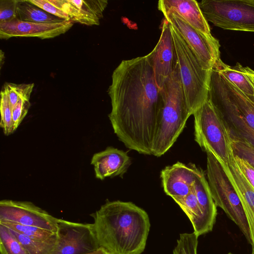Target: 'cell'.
<instances>
[{"instance_id":"14","label":"cell","mask_w":254,"mask_h":254,"mask_svg":"<svg viewBox=\"0 0 254 254\" xmlns=\"http://www.w3.org/2000/svg\"><path fill=\"white\" fill-rule=\"evenodd\" d=\"M223 167L242 204L250 229L252 254H254V188L242 173L234 157Z\"/></svg>"},{"instance_id":"29","label":"cell","mask_w":254,"mask_h":254,"mask_svg":"<svg viewBox=\"0 0 254 254\" xmlns=\"http://www.w3.org/2000/svg\"><path fill=\"white\" fill-rule=\"evenodd\" d=\"M198 238L194 232L180 234L173 254H197Z\"/></svg>"},{"instance_id":"26","label":"cell","mask_w":254,"mask_h":254,"mask_svg":"<svg viewBox=\"0 0 254 254\" xmlns=\"http://www.w3.org/2000/svg\"><path fill=\"white\" fill-rule=\"evenodd\" d=\"M0 254H28L20 243L5 226L0 224Z\"/></svg>"},{"instance_id":"19","label":"cell","mask_w":254,"mask_h":254,"mask_svg":"<svg viewBox=\"0 0 254 254\" xmlns=\"http://www.w3.org/2000/svg\"><path fill=\"white\" fill-rule=\"evenodd\" d=\"M218 113L225 122L231 139L245 140L254 146V129L246 124L237 110L223 106L218 109Z\"/></svg>"},{"instance_id":"24","label":"cell","mask_w":254,"mask_h":254,"mask_svg":"<svg viewBox=\"0 0 254 254\" xmlns=\"http://www.w3.org/2000/svg\"><path fill=\"white\" fill-rule=\"evenodd\" d=\"M9 230L22 245L28 254H52L57 245L58 238L48 241H41L32 239L26 235Z\"/></svg>"},{"instance_id":"6","label":"cell","mask_w":254,"mask_h":254,"mask_svg":"<svg viewBox=\"0 0 254 254\" xmlns=\"http://www.w3.org/2000/svg\"><path fill=\"white\" fill-rule=\"evenodd\" d=\"M207 181L217 206L239 227L251 244L250 229L239 197L222 163L211 153L207 152Z\"/></svg>"},{"instance_id":"15","label":"cell","mask_w":254,"mask_h":254,"mask_svg":"<svg viewBox=\"0 0 254 254\" xmlns=\"http://www.w3.org/2000/svg\"><path fill=\"white\" fill-rule=\"evenodd\" d=\"M96 178L103 180L108 177L122 176L131 164V160L123 150L113 147L95 153L91 161Z\"/></svg>"},{"instance_id":"36","label":"cell","mask_w":254,"mask_h":254,"mask_svg":"<svg viewBox=\"0 0 254 254\" xmlns=\"http://www.w3.org/2000/svg\"><path fill=\"white\" fill-rule=\"evenodd\" d=\"M86 254H112L103 247H100L96 251Z\"/></svg>"},{"instance_id":"37","label":"cell","mask_w":254,"mask_h":254,"mask_svg":"<svg viewBox=\"0 0 254 254\" xmlns=\"http://www.w3.org/2000/svg\"><path fill=\"white\" fill-rule=\"evenodd\" d=\"M228 254H233L232 253H229Z\"/></svg>"},{"instance_id":"25","label":"cell","mask_w":254,"mask_h":254,"mask_svg":"<svg viewBox=\"0 0 254 254\" xmlns=\"http://www.w3.org/2000/svg\"><path fill=\"white\" fill-rule=\"evenodd\" d=\"M0 224L32 239L48 241L58 238L57 232L40 227L0 220Z\"/></svg>"},{"instance_id":"23","label":"cell","mask_w":254,"mask_h":254,"mask_svg":"<svg viewBox=\"0 0 254 254\" xmlns=\"http://www.w3.org/2000/svg\"><path fill=\"white\" fill-rule=\"evenodd\" d=\"M190 219L193 232L200 236L202 213L195 196L193 187L191 192L186 197L175 201Z\"/></svg>"},{"instance_id":"3","label":"cell","mask_w":254,"mask_h":254,"mask_svg":"<svg viewBox=\"0 0 254 254\" xmlns=\"http://www.w3.org/2000/svg\"><path fill=\"white\" fill-rule=\"evenodd\" d=\"M161 108L152 155L160 157L173 146L191 116L184 96L176 62L160 89Z\"/></svg>"},{"instance_id":"2","label":"cell","mask_w":254,"mask_h":254,"mask_svg":"<svg viewBox=\"0 0 254 254\" xmlns=\"http://www.w3.org/2000/svg\"><path fill=\"white\" fill-rule=\"evenodd\" d=\"M100 247L112 254H141L150 223L147 213L131 202L107 201L93 214Z\"/></svg>"},{"instance_id":"17","label":"cell","mask_w":254,"mask_h":254,"mask_svg":"<svg viewBox=\"0 0 254 254\" xmlns=\"http://www.w3.org/2000/svg\"><path fill=\"white\" fill-rule=\"evenodd\" d=\"M62 10L72 23L99 25L108 4L107 0H60Z\"/></svg>"},{"instance_id":"20","label":"cell","mask_w":254,"mask_h":254,"mask_svg":"<svg viewBox=\"0 0 254 254\" xmlns=\"http://www.w3.org/2000/svg\"><path fill=\"white\" fill-rule=\"evenodd\" d=\"M22 21L55 23L66 20L53 15L27 0H18L16 18Z\"/></svg>"},{"instance_id":"1","label":"cell","mask_w":254,"mask_h":254,"mask_svg":"<svg viewBox=\"0 0 254 254\" xmlns=\"http://www.w3.org/2000/svg\"><path fill=\"white\" fill-rule=\"evenodd\" d=\"M114 133L128 149L152 155L161 108L160 89L145 56L123 60L108 89Z\"/></svg>"},{"instance_id":"22","label":"cell","mask_w":254,"mask_h":254,"mask_svg":"<svg viewBox=\"0 0 254 254\" xmlns=\"http://www.w3.org/2000/svg\"><path fill=\"white\" fill-rule=\"evenodd\" d=\"M226 86L238 109L239 116L254 129V98L244 94L224 76Z\"/></svg>"},{"instance_id":"34","label":"cell","mask_w":254,"mask_h":254,"mask_svg":"<svg viewBox=\"0 0 254 254\" xmlns=\"http://www.w3.org/2000/svg\"><path fill=\"white\" fill-rule=\"evenodd\" d=\"M234 159L244 176L254 188V168L246 161L238 157L234 156Z\"/></svg>"},{"instance_id":"30","label":"cell","mask_w":254,"mask_h":254,"mask_svg":"<svg viewBox=\"0 0 254 254\" xmlns=\"http://www.w3.org/2000/svg\"><path fill=\"white\" fill-rule=\"evenodd\" d=\"M231 147L234 156L246 161L254 168V146L245 140L231 139Z\"/></svg>"},{"instance_id":"35","label":"cell","mask_w":254,"mask_h":254,"mask_svg":"<svg viewBox=\"0 0 254 254\" xmlns=\"http://www.w3.org/2000/svg\"><path fill=\"white\" fill-rule=\"evenodd\" d=\"M234 67L243 72L254 86V70L253 69L248 66H243L239 63H237Z\"/></svg>"},{"instance_id":"18","label":"cell","mask_w":254,"mask_h":254,"mask_svg":"<svg viewBox=\"0 0 254 254\" xmlns=\"http://www.w3.org/2000/svg\"><path fill=\"white\" fill-rule=\"evenodd\" d=\"M193 189L202 213L201 236L212 231L216 221L217 206L203 172L195 181Z\"/></svg>"},{"instance_id":"4","label":"cell","mask_w":254,"mask_h":254,"mask_svg":"<svg viewBox=\"0 0 254 254\" xmlns=\"http://www.w3.org/2000/svg\"><path fill=\"white\" fill-rule=\"evenodd\" d=\"M171 30L184 96L190 114L193 115L208 99L211 70L203 68L194 53L172 25Z\"/></svg>"},{"instance_id":"5","label":"cell","mask_w":254,"mask_h":254,"mask_svg":"<svg viewBox=\"0 0 254 254\" xmlns=\"http://www.w3.org/2000/svg\"><path fill=\"white\" fill-rule=\"evenodd\" d=\"M193 115L195 141L222 164H227L232 152L231 138L220 115L208 99Z\"/></svg>"},{"instance_id":"12","label":"cell","mask_w":254,"mask_h":254,"mask_svg":"<svg viewBox=\"0 0 254 254\" xmlns=\"http://www.w3.org/2000/svg\"><path fill=\"white\" fill-rule=\"evenodd\" d=\"M73 26L70 20L55 23H35L17 19L0 22V38L37 37L41 39L53 38L64 34Z\"/></svg>"},{"instance_id":"13","label":"cell","mask_w":254,"mask_h":254,"mask_svg":"<svg viewBox=\"0 0 254 254\" xmlns=\"http://www.w3.org/2000/svg\"><path fill=\"white\" fill-rule=\"evenodd\" d=\"M202 173L194 164L177 162L167 166L160 174L164 191L174 201L184 198L191 192L195 181Z\"/></svg>"},{"instance_id":"10","label":"cell","mask_w":254,"mask_h":254,"mask_svg":"<svg viewBox=\"0 0 254 254\" xmlns=\"http://www.w3.org/2000/svg\"><path fill=\"white\" fill-rule=\"evenodd\" d=\"M58 219L32 202L9 199L0 201V220L58 232Z\"/></svg>"},{"instance_id":"11","label":"cell","mask_w":254,"mask_h":254,"mask_svg":"<svg viewBox=\"0 0 254 254\" xmlns=\"http://www.w3.org/2000/svg\"><path fill=\"white\" fill-rule=\"evenodd\" d=\"M145 57L153 69L156 81L161 89L176 64L171 25L165 18L162 22L161 33L158 43Z\"/></svg>"},{"instance_id":"9","label":"cell","mask_w":254,"mask_h":254,"mask_svg":"<svg viewBox=\"0 0 254 254\" xmlns=\"http://www.w3.org/2000/svg\"><path fill=\"white\" fill-rule=\"evenodd\" d=\"M164 16L194 53L203 68L212 70L220 58L219 41L196 29L175 13Z\"/></svg>"},{"instance_id":"32","label":"cell","mask_w":254,"mask_h":254,"mask_svg":"<svg viewBox=\"0 0 254 254\" xmlns=\"http://www.w3.org/2000/svg\"><path fill=\"white\" fill-rule=\"evenodd\" d=\"M17 0H0V22L9 21L16 18Z\"/></svg>"},{"instance_id":"33","label":"cell","mask_w":254,"mask_h":254,"mask_svg":"<svg viewBox=\"0 0 254 254\" xmlns=\"http://www.w3.org/2000/svg\"><path fill=\"white\" fill-rule=\"evenodd\" d=\"M30 106L29 101L20 100L12 108V127L15 131L28 113Z\"/></svg>"},{"instance_id":"31","label":"cell","mask_w":254,"mask_h":254,"mask_svg":"<svg viewBox=\"0 0 254 254\" xmlns=\"http://www.w3.org/2000/svg\"><path fill=\"white\" fill-rule=\"evenodd\" d=\"M45 11L62 19L69 20L67 14L62 9L60 0H28Z\"/></svg>"},{"instance_id":"8","label":"cell","mask_w":254,"mask_h":254,"mask_svg":"<svg viewBox=\"0 0 254 254\" xmlns=\"http://www.w3.org/2000/svg\"><path fill=\"white\" fill-rule=\"evenodd\" d=\"M58 242L52 254H86L99 248L93 224L58 219Z\"/></svg>"},{"instance_id":"27","label":"cell","mask_w":254,"mask_h":254,"mask_svg":"<svg viewBox=\"0 0 254 254\" xmlns=\"http://www.w3.org/2000/svg\"><path fill=\"white\" fill-rule=\"evenodd\" d=\"M0 127L2 128L4 134L9 135L14 132L12 127V107L7 93L4 87L0 92Z\"/></svg>"},{"instance_id":"7","label":"cell","mask_w":254,"mask_h":254,"mask_svg":"<svg viewBox=\"0 0 254 254\" xmlns=\"http://www.w3.org/2000/svg\"><path fill=\"white\" fill-rule=\"evenodd\" d=\"M198 3L206 20L214 25L254 32V0H203Z\"/></svg>"},{"instance_id":"21","label":"cell","mask_w":254,"mask_h":254,"mask_svg":"<svg viewBox=\"0 0 254 254\" xmlns=\"http://www.w3.org/2000/svg\"><path fill=\"white\" fill-rule=\"evenodd\" d=\"M212 69L219 72L244 94L254 98V86L241 71L225 64L220 59L215 62Z\"/></svg>"},{"instance_id":"16","label":"cell","mask_w":254,"mask_h":254,"mask_svg":"<svg viewBox=\"0 0 254 254\" xmlns=\"http://www.w3.org/2000/svg\"><path fill=\"white\" fill-rule=\"evenodd\" d=\"M158 8L164 15L175 13L205 35L211 37L208 21L195 0H160Z\"/></svg>"},{"instance_id":"28","label":"cell","mask_w":254,"mask_h":254,"mask_svg":"<svg viewBox=\"0 0 254 254\" xmlns=\"http://www.w3.org/2000/svg\"><path fill=\"white\" fill-rule=\"evenodd\" d=\"M34 86V83L18 84L6 83L3 87L7 93L13 108L20 100L29 101Z\"/></svg>"}]
</instances>
